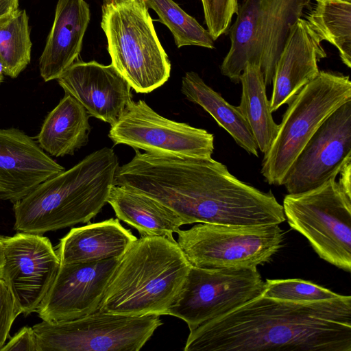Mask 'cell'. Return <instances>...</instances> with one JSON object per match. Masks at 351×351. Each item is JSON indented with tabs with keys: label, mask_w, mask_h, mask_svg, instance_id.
Here are the masks:
<instances>
[{
	"label": "cell",
	"mask_w": 351,
	"mask_h": 351,
	"mask_svg": "<svg viewBox=\"0 0 351 351\" xmlns=\"http://www.w3.org/2000/svg\"><path fill=\"white\" fill-rule=\"evenodd\" d=\"M124 185L178 213L186 224H280L283 208L271 193L239 180L211 157L180 158L136 151Z\"/></svg>",
	"instance_id": "cell-1"
},
{
	"label": "cell",
	"mask_w": 351,
	"mask_h": 351,
	"mask_svg": "<svg viewBox=\"0 0 351 351\" xmlns=\"http://www.w3.org/2000/svg\"><path fill=\"white\" fill-rule=\"evenodd\" d=\"M184 351H351V297L293 302L263 295L190 331Z\"/></svg>",
	"instance_id": "cell-2"
},
{
	"label": "cell",
	"mask_w": 351,
	"mask_h": 351,
	"mask_svg": "<svg viewBox=\"0 0 351 351\" xmlns=\"http://www.w3.org/2000/svg\"><path fill=\"white\" fill-rule=\"evenodd\" d=\"M119 167L112 149L93 152L13 204L14 229L43 235L88 222L107 203Z\"/></svg>",
	"instance_id": "cell-3"
},
{
	"label": "cell",
	"mask_w": 351,
	"mask_h": 351,
	"mask_svg": "<svg viewBox=\"0 0 351 351\" xmlns=\"http://www.w3.org/2000/svg\"><path fill=\"white\" fill-rule=\"evenodd\" d=\"M191 266L177 241L141 237L119 258L99 311L130 316L168 315Z\"/></svg>",
	"instance_id": "cell-4"
},
{
	"label": "cell",
	"mask_w": 351,
	"mask_h": 351,
	"mask_svg": "<svg viewBox=\"0 0 351 351\" xmlns=\"http://www.w3.org/2000/svg\"><path fill=\"white\" fill-rule=\"evenodd\" d=\"M101 27L111 64L136 93H150L168 80L171 63L144 0H104Z\"/></svg>",
	"instance_id": "cell-5"
},
{
	"label": "cell",
	"mask_w": 351,
	"mask_h": 351,
	"mask_svg": "<svg viewBox=\"0 0 351 351\" xmlns=\"http://www.w3.org/2000/svg\"><path fill=\"white\" fill-rule=\"evenodd\" d=\"M310 4L311 0H245L230 27V47L221 74L238 84L246 65L254 64L270 85L290 29Z\"/></svg>",
	"instance_id": "cell-6"
},
{
	"label": "cell",
	"mask_w": 351,
	"mask_h": 351,
	"mask_svg": "<svg viewBox=\"0 0 351 351\" xmlns=\"http://www.w3.org/2000/svg\"><path fill=\"white\" fill-rule=\"evenodd\" d=\"M350 100L348 75L319 71L289 104L278 134L264 154L261 172L265 181L282 185L288 170L311 136L330 114Z\"/></svg>",
	"instance_id": "cell-7"
},
{
	"label": "cell",
	"mask_w": 351,
	"mask_h": 351,
	"mask_svg": "<svg viewBox=\"0 0 351 351\" xmlns=\"http://www.w3.org/2000/svg\"><path fill=\"white\" fill-rule=\"evenodd\" d=\"M283 211L290 227L310 243L319 256L351 271V197L335 178L312 190L288 194Z\"/></svg>",
	"instance_id": "cell-8"
},
{
	"label": "cell",
	"mask_w": 351,
	"mask_h": 351,
	"mask_svg": "<svg viewBox=\"0 0 351 351\" xmlns=\"http://www.w3.org/2000/svg\"><path fill=\"white\" fill-rule=\"evenodd\" d=\"M177 234V243L191 265L210 269L257 268L269 262L283 242L278 224L200 223Z\"/></svg>",
	"instance_id": "cell-9"
},
{
	"label": "cell",
	"mask_w": 351,
	"mask_h": 351,
	"mask_svg": "<svg viewBox=\"0 0 351 351\" xmlns=\"http://www.w3.org/2000/svg\"><path fill=\"white\" fill-rule=\"evenodd\" d=\"M162 324L159 315L130 316L97 311L58 323L33 326L37 351H138Z\"/></svg>",
	"instance_id": "cell-10"
},
{
	"label": "cell",
	"mask_w": 351,
	"mask_h": 351,
	"mask_svg": "<svg viewBox=\"0 0 351 351\" xmlns=\"http://www.w3.org/2000/svg\"><path fill=\"white\" fill-rule=\"evenodd\" d=\"M265 282L256 268H202L191 265L168 315L191 331L263 294Z\"/></svg>",
	"instance_id": "cell-11"
},
{
	"label": "cell",
	"mask_w": 351,
	"mask_h": 351,
	"mask_svg": "<svg viewBox=\"0 0 351 351\" xmlns=\"http://www.w3.org/2000/svg\"><path fill=\"white\" fill-rule=\"evenodd\" d=\"M108 137L114 145L157 155L210 158L214 151L213 134L163 117L142 99L128 105L111 125Z\"/></svg>",
	"instance_id": "cell-12"
},
{
	"label": "cell",
	"mask_w": 351,
	"mask_h": 351,
	"mask_svg": "<svg viewBox=\"0 0 351 351\" xmlns=\"http://www.w3.org/2000/svg\"><path fill=\"white\" fill-rule=\"evenodd\" d=\"M351 158V100L319 126L288 170L283 182L289 194L315 189L337 176Z\"/></svg>",
	"instance_id": "cell-13"
},
{
	"label": "cell",
	"mask_w": 351,
	"mask_h": 351,
	"mask_svg": "<svg viewBox=\"0 0 351 351\" xmlns=\"http://www.w3.org/2000/svg\"><path fill=\"white\" fill-rule=\"evenodd\" d=\"M5 262L2 280L24 316L36 312L60 266L51 241L39 234L19 232L3 237Z\"/></svg>",
	"instance_id": "cell-14"
},
{
	"label": "cell",
	"mask_w": 351,
	"mask_h": 351,
	"mask_svg": "<svg viewBox=\"0 0 351 351\" xmlns=\"http://www.w3.org/2000/svg\"><path fill=\"white\" fill-rule=\"evenodd\" d=\"M119 258L60 264L36 311L43 321L58 323L93 313L99 305Z\"/></svg>",
	"instance_id": "cell-15"
},
{
	"label": "cell",
	"mask_w": 351,
	"mask_h": 351,
	"mask_svg": "<svg viewBox=\"0 0 351 351\" xmlns=\"http://www.w3.org/2000/svg\"><path fill=\"white\" fill-rule=\"evenodd\" d=\"M57 80L90 116L110 125L132 101L131 86L112 64L74 62Z\"/></svg>",
	"instance_id": "cell-16"
},
{
	"label": "cell",
	"mask_w": 351,
	"mask_h": 351,
	"mask_svg": "<svg viewBox=\"0 0 351 351\" xmlns=\"http://www.w3.org/2000/svg\"><path fill=\"white\" fill-rule=\"evenodd\" d=\"M64 170L23 131L0 129L1 199L14 204Z\"/></svg>",
	"instance_id": "cell-17"
},
{
	"label": "cell",
	"mask_w": 351,
	"mask_h": 351,
	"mask_svg": "<svg viewBox=\"0 0 351 351\" xmlns=\"http://www.w3.org/2000/svg\"><path fill=\"white\" fill-rule=\"evenodd\" d=\"M321 43L305 19L293 24L274 73L271 112L291 103L318 75V62L326 57Z\"/></svg>",
	"instance_id": "cell-18"
},
{
	"label": "cell",
	"mask_w": 351,
	"mask_h": 351,
	"mask_svg": "<svg viewBox=\"0 0 351 351\" xmlns=\"http://www.w3.org/2000/svg\"><path fill=\"white\" fill-rule=\"evenodd\" d=\"M90 19L84 0H58L55 17L39 58L45 82L57 80L77 58Z\"/></svg>",
	"instance_id": "cell-19"
},
{
	"label": "cell",
	"mask_w": 351,
	"mask_h": 351,
	"mask_svg": "<svg viewBox=\"0 0 351 351\" xmlns=\"http://www.w3.org/2000/svg\"><path fill=\"white\" fill-rule=\"evenodd\" d=\"M136 239L119 219L110 218L71 229L60 239L56 252L60 264L120 258Z\"/></svg>",
	"instance_id": "cell-20"
},
{
	"label": "cell",
	"mask_w": 351,
	"mask_h": 351,
	"mask_svg": "<svg viewBox=\"0 0 351 351\" xmlns=\"http://www.w3.org/2000/svg\"><path fill=\"white\" fill-rule=\"evenodd\" d=\"M107 203L118 219L134 228L141 237H162L176 241L184 220L175 211L158 200L126 186L114 184Z\"/></svg>",
	"instance_id": "cell-21"
},
{
	"label": "cell",
	"mask_w": 351,
	"mask_h": 351,
	"mask_svg": "<svg viewBox=\"0 0 351 351\" xmlns=\"http://www.w3.org/2000/svg\"><path fill=\"white\" fill-rule=\"evenodd\" d=\"M89 116L75 98L65 93L43 123L36 137L39 146L53 156L73 155L88 141Z\"/></svg>",
	"instance_id": "cell-22"
},
{
	"label": "cell",
	"mask_w": 351,
	"mask_h": 351,
	"mask_svg": "<svg viewBox=\"0 0 351 351\" xmlns=\"http://www.w3.org/2000/svg\"><path fill=\"white\" fill-rule=\"evenodd\" d=\"M181 92L189 101L208 112L238 145L250 154L258 156L254 137L237 106L227 102L193 71L187 72L182 77Z\"/></svg>",
	"instance_id": "cell-23"
},
{
	"label": "cell",
	"mask_w": 351,
	"mask_h": 351,
	"mask_svg": "<svg viewBox=\"0 0 351 351\" xmlns=\"http://www.w3.org/2000/svg\"><path fill=\"white\" fill-rule=\"evenodd\" d=\"M239 82L242 86L238 107L247 122L258 150L265 154L276 136L279 124L275 123L266 95V85L260 67L247 64Z\"/></svg>",
	"instance_id": "cell-24"
},
{
	"label": "cell",
	"mask_w": 351,
	"mask_h": 351,
	"mask_svg": "<svg viewBox=\"0 0 351 351\" xmlns=\"http://www.w3.org/2000/svg\"><path fill=\"white\" fill-rule=\"evenodd\" d=\"M306 21L321 41L335 45L343 64L351 67V2L317 1Z\"/></svg>",
	"instance_id": "cell-25"
},
{
	"label": "cell",
	"mask_w": 351,
	"mask_h": 351,
	"mask_svg": "<svg viewBox=\"0 0 351 351\" xmlns=\"http://www.w3.org/2000/svg\"><path fill=\"white\" fill-rule=\"evenodd\" d=\"M32 41L25 10L0 19V69L16 78L30 62Z\"/></svg>",
	"instance_id": "cell-26"
},
{
	"label": "cell",
	"mask_w": 351,
	"mask_h": 351,
	"mask_svg": "<svg viewBox=\"0 0 351 351\" xmlns=\"http://www.w3.org/2000/svg\"><path fill=\"white\" fill-rule=\"evenodd\" d=\"M144 1L148 8L156 12L160 23L169 29L178 48L186 45L215 48V40L209 32L173 0Z\"/></svg>",
	"instance_id": "cell-27"
},
{
	"label": "cell",
	"mask_w": 351,
	"mask_h": 351,
	"mask_svg": "<svg viewBox=\"0 0 351 351\" xmlns=\"http://www.w3.org/2000/svg\"><path fill=\"white\" fill-rule=\"evenodd\" d=\"M263 295L293 302H314L332 300L342 295L312 282L301 279H267Z\"/></svg>",
	"instance_id": "cell-28"
},
{
	"label": "cell",
	"mask_w": 351,
	"mask_h": 351,
	"mask_svg": "<svg viewBox=\"0 0 351 351\" xmlns=\"http://www.w3.org/2000/svg\"><path fill=\"white\" fill-rule=\"evenodd\" d=\"M208 31L215 40L230 29L239 0H201Z\"/></svg>",
	"instance_id": "cell-29"
},
{
	"label": "cell",
	"mask_w": 351,
	"mask_h": 351,
	"mask_svg": "<svg viewBox=\"0 0 351 351\" xmlns=\"http://www.w3.org/2000/svg\"><path fill=\"white\" fill-rule=\"evenodd\" d=\"M22 313L11 291L0 279V351L5 343L15 319Z\"/></svg>",
	"instance_id": "cell-30"
},
{
	"label": "cell",
	"mask_w": 351,
	"mask_h": 351,
	"mask_svg": "<svg viewBox=\"0 0 351 351\" xmlns=\"http://www.w3.org/2000/svg\"><path fill=\"white\" fill-rule=\"evenodd\" d=\"M1 351H37V343L32 327L21 328L7 343Z\"/></svg>",
	"instance_id": "cell-31"
},
{
	"label": "cell",
	"mask_w": 351,
	"mask_h": 351,
	"mask_svg": "<svg viewBox=\"0 0 351 351\" xmlns=\"http://www.w3.org/2000/svg\"><path fill=\"white\" fill-rule=\"evenodd\" d=\"M339 173L340 178L338 184L348 196L351 197V158L343 164Z\"/></svg>",
	"instance_id": "cell-32"
},
{
	"label": "cell",
	"mask_w": 351,
	"mask_h": 351,
	"mask_svg": "<svg viewBox=\"0 0 351 351\" xmlns=\"http://www.w3.org/2000/svg\"><path fill=\"white\" fill-rule=\"evenodd\" d=\"M19 10V0H0V19Z\"/></svg>",
	"instance_id": "cell-33"
},
{
	"label": "cell",
	"mask_w": 351,
	"mask_h": 351,
	"mask_svg": "<svg viewBox=\"0 0 351 351\" xmlns=\"http://www.w3.org/2000/svg\"><path fill=\"white\" fill-rule=\"evenodd\" d=\"M5 262V245L3 236H0V279L2 278Z\"/></svg>",
	"instance_id": "cell-34"
},
{
	"label": "cell",
	"mask_w": 351,
	"mask_h": 351,
	"mask_svg": "<svg viewBox=\"0 0 351 351\" xmlns=\"http://www.w3.org/2000/svg\"><path fill=\"white\" fill-rule=\"evenodd\" d=\"M3 73L0 69V84L3 82Z\"/></svg>",
	"instance_id": "cell-35"
},
{
	"label": "cell",
	"mask_w": 351,
	"mask_h": 351,
	"mask_svg": "<svg viewBox=\"0 0 351 351\" xmlns=\"http://www.w3.org/2000/svg\"><path fill=\"white\" fill-rule=\"evenodd\" d=\"M316 1H322V0H315ZM341 1H348V2H351V0H341Z\"/></svg>",
	"instance_id": "cell-36"
}]
</instances>
